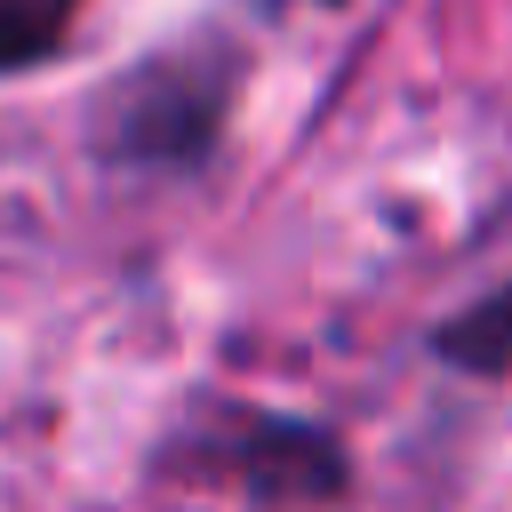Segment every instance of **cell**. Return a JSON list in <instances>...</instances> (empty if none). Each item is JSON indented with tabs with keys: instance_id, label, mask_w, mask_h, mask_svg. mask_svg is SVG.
<instances>
[{
	"instance_id": "obj_2",
	"label": "cell",
	"mask_w": 512,
	"mask_h": 512,
	"mask_svg": "<svg viewBox=\"0 0 512 512\" xmlns=\"http://www.w3.org/2000/svg\"><path fill=\"white\" fill-rule=\"evenodd\" d=\"M80 24V0H0V72L56 56Z\"/></svg>"
},
{
	"instance_id": "obj_1",
	"label": "cell",
	"mask_w": 512,
	"mask_h": 512,
	"mask_svg": "<svg viewBox=\"0 0 512 512\" xmlns=\"http://www.w3.org/2000/svg\"><path fill=\"white\" fill-rule=\"evenodd\" d=\"M440 352H448L456 368L504 376V368H512V280H504L496 296H480L472 312H456V320L440 328Z\"/></svg>"
}]
</instances>
